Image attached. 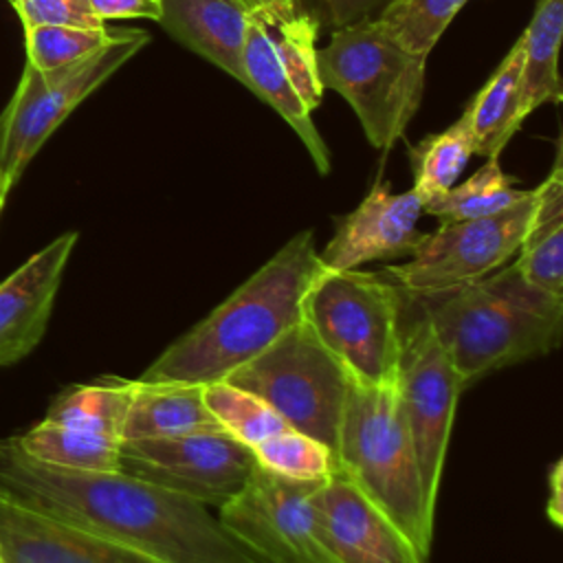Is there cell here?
Masks as SVG:
<instances>
[{"label":"cell","mask_w":563,"mask_h":563,"mask_svg":"<svg viewBox=\"0 0 563 563\" xmlns=\"http://www.w3.org/2000/svg\"><path fill=\"white\" fill-rule=\"evenodd\" d=\"M561 484H563V462L556 460L550 466L548 473V497H545V517L561 528V519H563V493H561Z\"/></svg>","instance_id":"36"},{"label":"cell","mask_w":563,"mask_h":563,"mask_svg":"<svg viewBox=\"0 0 563 563\" xmlns=\"http://www.w3.org/2000/svg\"><path fill=\"white\" fill-rule=\"evenodd\" d=\"M161 7L158 24L176 42L240 84L246 81L242 51L251 15L238 0H161Z\"/></svg>","instance_id":"17"},{"label":"cell","mask_w":563,"mask_h":563,"mask_svg":"<svg viewBox=\"0 0 563 563\" xmlns=\"http://www.w3.org/2000/svg\"><path fill=\"white\" fill-rule=\"evenodd\" d=\"M11 187H13V183L9 180V176L4 174V169H2V165H0V213H2V207H4V202H7V196H9Z\"/></svg>","instance_id":"37"},{"label":"cell","mask_w":563,"mask_h":563,"mask_svg":"<svg viewBox=\"0 0 563 563\" xmlns=\"http://www.w3.org/2000/svg\"><path fill=\"white\" fill-rule=\"evenodd\" d=\"M255 455L224 431L121 442V471L220 508L244 486Z\"/></svg>","instance_id":"12"},{"label":"cell","mask_w":563,"mask_h":563,"mask_svg":"<svg viewBox=\"0 0 563 563\" xmlns=\"http://www.w3.org/2000/svg\"><path fill=\"white\" fill-rule=\"evenodd\" d=\"M2 563H165L0 490Z\"/></svg>","instance_id":"15"},{"label":"cell","mask_w":563,"mask_h":563,"mask_svg":"<svg viewBox=\"0 0 563 563\" xmlns=\"http://www.w3.org/2000/svg\"><path fill=\"white\" fill-rule=\"evenodd\" d=\"M521 37L512 44L490 79L466 106V117L473 134V154L490 158L499 156L508 141L523 123L521 114Z\"/></svg>","instance_id":"21"},{"label":"cell","mask_w":563,"mask_h":563,"mask_svg":"<svg viewBox=\"0 0 563 563\" xmlns=\"http://www.w3.org/2000/svg\"><path fill=\"white\" fill-rule=\"evenodd\" d=\"M77 240V231L57 235L0 282V367L29 356L46 334Z\"/></svg>","instance_id":"16"},{"label":"cell","mask_w":563,"mask_h":563,"mask_svg":"<svg viewBox=\"0 0 563 563\" xmlns=\"http://www.w3.org/2000/svg\"><path fill=\"white\" fill-rule=\"evenodd\" d=\"M422 200L409 191H391L389 180H374L356 209L336 218V229L319 251L323 271H352L369 262L405 260L420 244Z\"/></svg>","instance_id":"13"},{"label":"cell","mask_w":563,"mask_h":563,"mask_svg":"<svg viewBox=\"0 0 563 563\" xmlns=\"http://www.w3.org/2000/svg\"><path fill=\"white\" fill-rule=\"evenodd\" d=\"M0 563H2V559H0Z\"/></svg>","instance_id":"39"},{"label":"cell","mask_w":563,"mask_h":563,"mask_svg":"<svg viewBox=\"0 0 563 563\" xmlns=\"http://www.w3.org/2000/svg\"><path fill=\"white\" fill-rule=\"evenodd\" d=\"M242 68L246 77L244 86L253 90L262 101H266L292 128V132L308 150L317 172L325 176L330 172V150L312 123V112L303 106L282 66L271 29L257 18L249 20Z\"/></svg>","instance_id":"18"},{"label":"cell","mask_w":563,"mask_h":563,"mask_svg":"<svg viewBox=\"0 0 563 563\" xmlns=\"http://www.w3.org/2000/svg\"><path fill=\"white\" fill-rule=\"evenodd\" d=\"M22 26H75V29H103L88 0H13Z\"/></svg>","instance_id":"32"},{"label":"cell","mask_w":563,"mask_h":563,"mask_svg":"<svg viewBox=\"0 0 563 563\" xmlns=\"http://www.w3.org/2000/svg\"><path fill=\"white\" fill-rule=\"evenodd\" d=\"M319 482L288 479L255 462L240 493L220 506L216 517L264 563H336L314 519L312 495Z\"/></svg>","instance_id":"11"},{"label":"cell","mask_w":563,"mask_h":563,"mask_svg":"<svg viewBox=\"0 0 563 563\" xmlns=\"http://www.w3.org/2000/svg\"><path fill=\"white\" fill-rule=\"evenodd\" d=\"M321 273L312 229L295 233L139 378L198 385L224 380L301 319L303 297Z\"/></svg>","instance_id":"2"},{"label":"cell","mask_w":563,"mask_h":563,"mask_svg":"<svg viewBox=\"0 0 563 563\" xmlns=\"http://www.w3.org/2000/svg\"><path fill=\"white\" fill-rule=\"evenodd\" d=\"M563 35V0H537L534 13L521 33V114L561 101L559 46Z\"/></svg>","instance_id":"23"},{"label":"cell","mask_w":563,"mask_h":563,"mask_svg":"<svg viewBox=\"0 0 563 563\" xmlns=\"http://www.w3.org/2000/svg\"><path fill=\"white\" fill-rule=\"evenodd\" d=\"M512 264L532 286L563 297V169L561 152L534 187V213Z\"/></svg>","instance_id":"20"},{"label":"cell","mask_w":563,"mask_h":563,"mask_svg":"<svg viewBox=\"0 0 563 563\" xmlns=\"http://www.w3.org/2000/svg\"><path fill=\"white\" fill-rule=\"evenodd\" d=\"M312 508L319 537L336 563H429L339 471L319 482Z\"/></svg>","instance_id":"14"},{"label":"cell","mask_w":563,"mask_h":563,"mask_svg":"<svg viewBox=\"0 0 563 563\" xmlns=\"http://www.w3.org/2000/svg\"><path fill=\"white\" fill-rule=\"evenodd\" d=\"M224 380L255 394L290 429L319 440L334 455L350 374L303 319Z\"/></svg>","instance_id":"7"},{"label":"cell","mask_w":563,"mask_h":563,"mask_svg":"<svg viewBox=\"0 0 563 563\" xmlns=\"http://www.w3.org/2000/svg\"><path fill=\"white\" fill-rule=\"evenodd\" d=\"M409 299L449 352L464 389L552 354L563 336V297L526 282L512 262L466 286Z\"/></svg>","instance_id":"3"},{"label":"cell","mask_w":563,"mask_h":563,"mask_svg":"<svg viewBox=\"0 0 563 563\" xmlns=\"http://www.w3.org/2000/svg\"><path fill=\"white\" fill-rule=\"evenodd\" d=\"M334 471L343 473L429 561L435 510L424 497L418 455L396 387L350 378Z\"/></svg>","instance_id":"4"},{"label":"cell","mask_w":563,"mask_h":563,"mask_svg":"<svg viewBox=\"0 0 563 563\" xmlns=\"http://www.w3.org/2000/svg\"><path fill=\"white\" fill-rule=\"evenodd\" d=\"M88 2L101 22L130 20V18L158 22L163 13L161 0H88Z\"/></svg>","instance_id":"34"},{"label":"cell","mask_w":563,"mask_h":563,"mask_svg":"<svg viewBox=\"0 0 563 563\" xmlns=\"http://www.w3.org/2000/svg\"><path fill=\"white\" fill-rule=\"evenodd\" d=\"M253 455L260 466L288 479H323L334 471L332 451L290 427L255 446Z\"/></svg>","instance_id":"31"},{"label":"cell","mask_w":563,"mask_h":563,"mask_svg":"<svg viewBox=\"0 0 563 563\" xmlns=\"http://www.w3.org/2000/svg\"><path fill=\"white\" fill-rule=\"evenodd\" d=\"M534 213V189L493 216L440 222L424 233L416 251L400 264L383 268V273L409 297L446 292L512 262L523 233Z\"/></svg>","instance_id":"10"},{"label":"cell","mask_w":563,"mask_h":563,"mask_svg":"<svg viewBox=\"0 0 563 563\" xmlns=\"http://www.w3.org/2000/svg\"><path fill=\"white\" fill-rule=\"evenodd\" d=\"M468 0H394L376 18V26L398 46L429 57L440 35Z\"/></svg>","instance_id":"28"},{"label":"cell","mask_w":563,"mask_h":563,"mask_svg":"<svg viewBox=\"0 0 563 563\" xmlns=\"http://www.w3.org/2000/svg\"><path fill=\"white\" fill-rule=\"evenodd\" d=\"M202 396L220 427L251 451L288 429V424L264 400L229 380L202 385Z\"/></svg>","instance_id":"27"},{"label":"cell","mask_w":563,"mask_h":563,"mask_svg":"<svg viewBox=\"0 0 563 563\" xmlns=\"http://www.w3.org/2000/svg\"><path fill=\"white\" fill-rule=\"evenodd\" d=\"M394 0H310L314 11H308L319 24L339 29L361 20H374Z\"/></svg>","instance_id":"33"},{"label":"cell","mask_w":563,"mask_h":563,"mask_svg":"<svg viewBox=\"0 0 563 563\" xmlns=\"http://www.w3.org/2000/svg\"><path fill=\"white\" fill-rule=\"evenodd\" d=\"M9 2H13V0H9Z\"/></svg>","instance_id":"38"},{"label":"cell","mask_w":563,"mask_h":563,"mask_svg":"<svg viewBox=\"0 0 563 563\" xmlns=\"http://www.w3.org/2000/svg\"><path fill=\"white\" fill-rule=\"evenodd\" d=\"M398 400L418 455L427 504L438 508L455 409L464 385L433 328L405 295Z\"/></svg>","instance_id":"9"},{"label":"cell","mask_w":563,"mask_h":563,"mask_svg":"<svg viewBox=\"0 0 563 563\" xmlns=\"http://www.w3.org/2000/svg\"><path fill=\"white\" fill-rule=\"evenodd\" d=\"M130 402V378L123 376H99L92 383H77L62 389L44 420L123 442V420Z\"/></svg>","instance_id":"22"},{"label":"cell","mask_w":563,"mask_h":563,"mask_svg":"<svg viewBox=\"0 0 563 563\" xmlns=\"http://www.w3.org/2000/svg\"><path fill=\"white\" fill-rule=\"evenodd\" d=\"M405 292L383 273L323 271L308 288L301 319L352 380L396 387Z\"/></svg>","instance_id":"5"},{"label":"cell","mask_w":563,"mask_h":563,"mask_svg":"<svg viewBox=\"0 0 563 563\" xmlns=\"http://www.w3.org/2000/svg\"><path fill=\"white\" fill-rule=\"evenodd\" d=\"M205 431L224 429L209 411L202 385L130 378V402L121 431L123 440L174 438Z\"/></svg>","instance_id":"19"},{"label":"cell","mask_w":563,"mask_h":563,"mask_svg":"<svg viewBox=\"0 0 563 563\" xmlns=\"http://www.w3.org/2000/svg\"><path fill=\"white\" fill-rule=\"evenodd\" d=\"M251 18L262 20L266 26H277L286 20H290L295 13H299L297 0H238Z\"/></svg>","instance_id":"35"},{"label":"cell","mask_w":563,"mask_h":563,"mask_svg":"<svg viewBox=\"0 0 563 563\" xmlns=\"http://www.w3.org/2000/svg\"><path fill=\"white\" fill-rule=\"evenodd\" d=\"M528 194L530 189L515 187V178L501 169L499 156H490L464 183L453 185L449 191L424 202L422 211L440 222L473 220L510 209Z\"/></svg>","instance_id":"25"},{"label":"cell","mask_w":563,"mask_h":563,"mask_svg":"<svg viewBox=\"0 0 563 563\" xmlns=\"http://www.w3.org/2000/svg\"><path fill=\"white\" fill-rule=\"evenodd\" d=\"M323 88L339 92L376 150H391L416 117L427 77V57L389 40L374 20L332 29L317 48Z\"/></svg>","instance_id":"6"},{"label":"cell","mask_w":563,"mask_h":563,"mask_svg":"<svg viewBox=\"0 0 563 563\" xmlns=\"http://www.w3.org/2000/svg\"><path fill=\"white\" fill-rule=\"evenodd\" d=\"M473 156V134L466 112L446 130L435 132L409 145V167L413 174V194L424 202L449 191Z\"/></svg>","instance_id":"26"},{"label":"cell","mask_w":563,"mask_h":563,"mask_svg":"<svg viewBox=\"0 0 563 563\" xmlns=\"http://www.w3.org/2000/svg\"><path fill=\"white\" fill-rule=\"evenodd\" d=\"M147 42V31L119 29L110 44L77 64L55 70L24 64L18 88L0 114V165L13 185L64 119Z\"/></svg>","instance_id":"8"},{"label":"cell","mask_w":563,"mask_h":563,"mask_svg":"<svg viewBox=\"0 0 563 563\" xmlns=\"http://www.w3.org/2000/svg\"><path fill=\"white\" fill-rule=\"evenodd\" d=\"M119 29L29 26L24 29L26 62L37 70H55L81 62L117 37Z\"/></svg>","instance_id":"30"},{"label":"cell","mask_w":563,"mask_h":563,"mask_svg":"<svg viewBox=\"0 0 563 563\" xmlns=\"http://www.w3.org/2000/svg\"><path fill=\"white\" fill-rule=\"evenodd\" d=\"M0 490L165 563H264L211 510L125 471H70L0 438Z\"/></svg>","instance_id":"1"},{"label":"cell","mask_w":563,"mask_h":563,"mask_svg":"<svg viewBox=\"0 0 563 563\" xmlns=\"http://www.w3.org/2000/svg\"><path fill=\"white\" fill-rule=\"evenodd\" d=\"M271 35L295 92L310 112L317 110L325 90L317 64L319 22L308 11H299L290 20L273 26Z\"/></svg>","instance_id":"29"},{"label":"cell","mask_w":563,"mask_h":563,"mask_svg":"<svg viewBox=\"0 0 563 563\" xmlns=\"http://www.w3.org/2000/svg\"><path fill=\"white\" fill-rule=\"evenodd\" d=\"M18 444L37 462L70 471H119L121 442L81 433L40 420L29 431L15 435Z\"/></svg>","instance_id":"24"}]
</instances>
